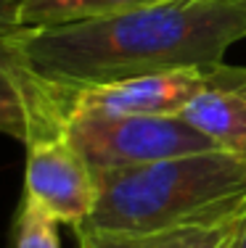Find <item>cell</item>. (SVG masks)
<instances>
[{"mask_svg": "<svg viewBox=\"0 0 246 248\" xmlns=\"http://www.w3.org/2000/svg\"><path fill=\"white\" fill-rule=\"evenodd\" d=\"M225 61L217 66L172 69L106 85L74 87L72 111L103 116H180L198 93L220 85Z\"/></svg>", "mask_w": 246, "mask_h": 248, "instance_id": "5", "label": "cell"}, {"mask_svg": "<svg viewBox=\"0 0 246 248\" xmlns=\"http://www.w3.org/2000/svg\"><path fill=\"white\" fill-rule=\"evenodd\" d=\"M72 93V85L29 66L11 40H0V135L29 145L43 135L64 132Z\"/></svg>", "mask_w": 246, "mask_h": 248, "instance_id": "6", "label": "cell"}, {"mask_svg": "<svg viewBox=\"0 0 246 248\" xmlns=\"http://www.w3.org/2000/svg\"><path fill=\"white\" fill-rule=\"evenodd\" d=\"M167 3V0H24L21 8V32L58 24H80V21L106 19L125 11L146 5Z\"/></svg>", "mask_w": 246, "mask_h": 248, "instance_id": "9", "label": "cell"}, {"mask_svg": "<svg viewBox=\"0 0 246 248\" xmlns=\"http://www.w3.org/2000/svg\"><path fill=\"white\" fill-rule=\"evenodd\" d=\"M230 85L246 98V66H230Z\"/></svg>", "mask_w": 246, "mask_h": 248, "instance_id": "12", "label": "cell"}, {"mask_svg": "<svg viewBox=\"0 0 246 248\" xmlns=\"http://www.w3.org/2000/svg\"><path fill=\"white\" fill-rule=\"evenodd\" d=\"M66 135L93 172L132 169L188 153L214 151V143L183 116L69 114Z\"/></svg>", "mask_w": 246, "mask_h": 248, "instance_id": "3", "label": "cell"}, {"mask_svg": "<svg viewBox=\"0 0 246 248\" xmlns=\"http://www.w3.org/2000/svg\"><path fill=\"white\" fill-rule=\"evenodd\" d=\"M14 248H61L58 222L27 196H21L14 217Z\"/></svg>", "mask_w": 246, "mask_h": 248, "instance_id": "10", "label": "cell"}, {"mask_svg": "<svg viewBox=\"0 0 246 248\" xmlns=\"http://www.w3.org/2000/svg\"><path fill=\"white\" fill-rule=\"evenodd\" d=\"M236 248H246V219L241 224V230H238V238H236Z\"/></svg>", "mask_w": 246, "mask_h": 248, "instance_id": "13", "label": "cell"}, {"mask_svg": "<svg viewBox=\"0 0 246 248\" xmlns=\"http://www.w3.org/2000/svg\"><path fill=\"white\" fill-rule=\"evenodd\" d=\"M21 8L24 0H0V40L21 32Z\"/></svg>", "mask_w": 246, "mask_h": 248, "instance_id": "11", "label": "cell"}, {"mask_svg": "<svg viewBox=\"0 0 246 248\" xmlns=\"http://www.w3.org/2000/svg\"><path fill=\"white\" fill-rule=\"evenodd\" d=\"M244 217L214 222L180 224L143 232H106V230H74L80 248H222L241 230Z\"/></svg>", "mask_w": 246, "mask_h": 248, "instance_id": "8", "label": "cell"}, {"mask_svg": "<svg viewBox=\"0 0 246 248\" xmlns=\"http://www.w3.org/2000/svg\"><path fill=\"white\" fill-rule=\"evenodd\" d=\"M96 209L74 230L143 232L246 214V158L220 148L96 172Z\"/></svg>", "mask_w": 246, "mask_h": 248, "instance_id": "2", "label": "cell"}, {"mask_svg": "<svg viewBox=\"0 0 246 248\" xmlns=\"http://www.w3.org/2000/svg\"><path fill=\"white\" fill-rule=\"evenodd\" d=\"M180 116L214 148L246 158V98L230 85V63H225L220 85L198 93Z\"/></svg>", "mask_w": 246, "mask_h": 248, "instance_id": "7", "label": "cell"}, {"mask_svg": "<svg viewBox=\"0 0 246 248\" xmlns=\"http://www.w3.org/2000/svg\"><path fill=\"white\" fill-rule=\"evenodd\" d=\"M236 238H238V232H236V235H233V238H230V240H228V243H225V246H222V248H236Z\"/></svg>", "mask_w": 246, "mask_h": 248, "instance_id": "14", "label": "cell"}, {"mask_svg": "<svg viewBox=\"0 0 246 248\" xmlns=\"http://www.w3.org/2000/svg\"><path fill=\"white\" fill-rule=\"evenodd\" d=\"M8 40L32 69L74 87L204 69L246 40V0H167L106 19L24 29Z\"/></svg>", "mask_w": 246, "mask_h": 248, "instance_id": "1", "label": "cell"}, {"mask_svg": "<svg viewBox=\"0 0 246 248\" xmlns=\"http://www.w3.org/2000/svg\"><path fill=\"white\" fill-rule=\"evenodd\" d=\"M24 196L58 224L80 227L98 201L96 172L64 132H50L27 145Z\"/></svg>", "mask_w": 246, "mask_h": 248, "instance_id": "4", "label": "cell"}]
</instances>
